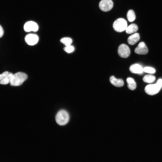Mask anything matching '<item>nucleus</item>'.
Instances as JSON below:
<instances>
[{"label":"nucleus","mask_w":162,"mask_h":162,"mask_svg":"<svg viewBox=\"0 0 162 162\" xmlns=\"http://www.w3.org/2000/svg\"><path fill=\"white\" fill-rule=\"evenodd\" d=\"M27 75L24 73H16L13 74L10 83V84L13 86H20L27 79Z\"/></svg>","instance_id":"nucleus-1"},{"label":"nucleus","mask_w":162,"mask_h":162,"mask_svg":"<svg viewBox=\"0 0 162 162\" xmlns=\"http://www.w3.org/2000/svg\"><path fill=\"white\" fill-rule=\"evenodd\" d=\"M162 87V79H160L156 83L147 86L145 89V92L151 95L157 94Z\"/></svg>","instance_id":"nucleus-2"},{"label":"nucleus","mask_w":162,"mask_h":162,"mask_svg":"<svg viewBox=\"0 0 162 162\" xmlns=\"http://www.w3.org/2000/svg\"><path fill=\"white\" fill-rule=\"evenodd\" d=\"M56 123L60 125H64L66 124L69 119L68 113L64 110H61L57 113L55 117Z\"/></svg>","instance_id":"nucleus-3"},{"label":"nucleus","mask_w":162,"mask_h":162,"mask_svg":"<svg viewBox=\"0 0 162 162\" xmlns=\"http://www.w3.org/2000/svg\"><path fill=\"white\" fill-rule=\"evenodd\" d=\"M113 27L116 31L118 32H122L126 30L127 27V21L123 18H118L114 22Z\"/></svg>","instance_id":"nucleus-4"},{"label":"nucleus","mask_w":162,"mask_h":162,"mask_svg":"<svg viewBox=\"0 0 162 162\" xmlns=\"http://www.w3.org/2000/svg\"><path fill=\"white\" fill-rule=\"evenodd\" d=\"M118 52L119 56L123 58L128 57L130 52L129 47L124 44H121L119 46Z\"/></svg>","instance_id":"nucleus-5"},{"label":"nucleus","mask_w":162,"mask_h":162,"mask_svg":"<svg viewBox=\"0 0 162 162\" xmlns=\"http://www.w3.org/2000/svg\"><path fill=\"white\" fill-rule=\"evenodd\" d=\"M113 5V2L112 0H102L99 3V7L100 9L104 12L110 10Z\"/></svg>","instance_id":"nucleus-6"},{"label":"nucleus","mask_w":162,"mask_h":162,"mask_svg":"<svg viewBox=\"0 0 162 162\" xmlns=\"http://www.w3.org/2000/svg\"><path fill=\"white\" fill-rule=\"evenodd\" d=\"M13 74L8 71H5L0 74V84L6 85L10 83Z\"/></svg>","instance_id":"nucleus-7"},{"label":"nucleus","mask_w":162,"mask_h":162,"mask_svg":"<svg viewBox=\"0 0 162 162\" xmlns=\"http://www.w3.org/2000/svg\"><path fill=\"white\" fill-rule=\"evenodd\" d=\"M24 29L26 32H36L38 29V26L35 22L29 21L25 23L24 26Z\"/></svg>","instance_id":"nucleus-8"},{"label":"nucleus","mask_w":162,"mask_h":162,"mask_svg":"<svg viewBox=\"0 0 162 162\" xmlns=\"http://www.w3.org/2000/svg\"><path fill=\"white\" fill-rule=\"evenodd\" d=\"M25 41L29 45H34L37 44L39 40V38L36 34H30L27 35L25 37Z\"/></svg>","instance_id":"nucleus-9"},{"label":"nucleus","mask_w":162,"mask_h":162,"mask_svg":"<svg viewBox=\"0 0 162 162\" xmlns=\"http://www.w3.org/2000/svg\"><path fill=\"white\" fill-rule=\"evenodd\" d=\"M135 53L140 55H145L148 52V49L144 42H140L134 50Z\"/></svg>","instance_id":"nucleus-10"},{"label":"nucleus","mask_w":162,"mask_h":162,"mask_svg":"<svg viewBox=\"0 0 162 162\" xmlns=\"http://www.w3.org/2000/svg\"><path fill=\"white\" fill-rule=\"evenodd\" d=\"M129 70L131 73L134 74H142L143 72L142 67L138 64L131 65L129 68Z\"/></svg>","instance_id":"nucleus-11"},{"label":"nucleus","mask_w":162,"mask_h":162,"mask_svg":"<svg viewBox=\"0 0 162 162\" xmlns=\"http://www.w3.org/2000/svg\"><path fill=\"white\" fill-rule=\"evenodd\" d=\"M111 83L116 87H121L124 85V81L121 79H117L114 76H111L110 78Z\"/></svg>","instance_id":"nucleus-12"},{"label":"nucleus","mask_w":162,"mask_h":162,"mask_svg":"<svg viewBox=\"0 0 162 162\" xmlns=\"http://www.w3.org/2000/svg\"><path fill=\"white\" fill-rule=\"evenodd\" d=\"M140 36L138 33H135L130 36L128 39V43L131 45H133L137 43L140 40Z\"/></svg>","instance_id":"nucleus-13"},{"label":"nucleus","mask_w":162,"mask_h":162,"mask_svg":"<svg viewBox=\"0 0 162 162\" xmlns=\"http://www.w3.org/2000/svg\"><path fill=\"white\" fill-rule=\"evenodd\" d=\"M128 87L130 90H133L136 88V84L134 79L131 77H128L126 80Z\"/></svg>","instance_id":"nucleus-14"},{"label":"nucleus","mask_w":162,"mask_h":162,"mask_svg":"<svg viewBox=\"0 0 162 162\" xmlns=\"http://www.w3.org/2000/svg\"><path fill=\"white\" fill-rule=\"evenodd\" d=\"M138 29V27L136 25L132 24L127 26L125 30L127 33L130 34L136 32Z\"/></svg>","instance_id":"nucleus-15"},{"label":"nucleus","mask_w":162,"mask_h":162,"mask_svg":"<svg viewBox=\"0 0 162 162\" xmlns=\"http://www.w3.org/2000/svg\"><path fill=\"white\" fill-rule=\"evenodd\" d=\"M155 77L154 76L149 74L145 76L143 78V80L146 82L151 83L155 81Z\"/></svg>","instance_id":"nucleus-16"},{"label":"nucleus","mask_w":162,"mask_h":162,"mask_svg":"<svg viewBox=\"0 0 162 162\" xmlns=\"http://www.w3.org/2000/svg\"><path fill=\"white\" fill-rule=\"evenodd\" d=\"M127 17L128 20L130 22L134 21L136 18V16L134 11L132 10H130L128 11Z\"/></svg>","instance_id":"nucleus-17"},{"label":"nucleus","mask_w":162,"mask_h":162,"mask_svg":"<svg viewBox=\"0 0 162 162\" xmlns=\"http://www.w3.org/2000/svg\"><path fill=\"white\" fill-rule=\"evenodd\" d=\"M60 41L66 46H67L71 45L72 42V40L70 38L65 37L61 39L60 40Z\"/></svg>","instance_id":"nucleus-18"},{"label":"nucleus","mask_w":162,"mask_h":162,"mask_svg":"<svg viewBox=\"0 0 162 162\" xmlns=\"http://www.w3.org/2000/svg\"><path fill=\"white\" fill-rule=\"evenodd\" d=\"M143 71L146 73L153 74L155 73L156 70L154 68L150 67H146L143 68Z\"/></svg>","instance_id":"nucleus-19"},{"label":"nucleus","mask_w":162,"mask_h":162,"mask_svg":"<svg viewBox=\"0 0 162 162\" xmlns=\"http://www.w3.org/2000/svg\"><path fill=\"white\" fill-rule=\"evenodd\" d=\"M66 52L70 53L73 52L74 50V47L73 46L70 45L66 46L64 49Z\"/></svg>","instance_id":"nucleus-20"},{"label":"nucleus","mask_w":162,"mask_h":162,"mask_svg":"<svg viewBox=\"0 0 162 162\" xmlns=\"http://www.w3.org/2000/svg\"><path fill=\"white\" fill-rule=\"evenodd\" d=\"M4 30L1 26L0 25V38L3 36L4 34Z\"/></svg>","instance_id":"nucleus-21"}]
</instances>
